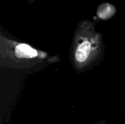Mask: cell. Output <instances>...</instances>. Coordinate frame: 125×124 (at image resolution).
I'll return each mask as SVG.
<instances>
[{"instance_id":"6da1fadb","label":"cell","mask_w":125,"mask_h":124,"mask_svg":"<svg viewBox=\"0 0 125 124\" xmlns=\"http://www.w3.org/2000/svg\"><path fill=\"white\" fill-rule=\"evenodd\" d=\"M56 54L40 50L16 39L0 27V67L8 69L35 72L59 63Z\"/></svg>"},{"instance_id":"7a4b0ae2","label":"cell","mask_w":125,"mask_h":124,"mask_svg":"<svg viewBox=\"0 0 125 124\" xmlns=\"http://www.w3.org/2000/svg\"><path fill=\"white\" fill-rule=\"evenodd\" d=\"M103 34L96 23L89 19L78 22L73 33L70 50V61L77 74L84 73L100 66L105 56Z\"/></svg>"},{"instance_id":"3957f363","label":"cell","mask_w":125,"mask_h":124,"mask_svg":"<svg viewBox=\"0 0 125 124\" xmlns=\"http://www.w3.org/2000/svg\"><path fill=\"white\" fill-rule=\"evenodd\" d=\"M116 7L114 4L109 2H103L97 8V17L100 20H106L111 18L116 14Z\"/></svg>"},{"instance_id":"277c9868","label":"cell","mask_w":125,"mask_h":124,"mask_svg":"<svg viewBox=\"0 0 125 124\" xmlns=\"http://www.w3.org/2000/svg\"><path fill=\"white\" fill-rule=\"evenodd\" d=\"M26 1H28V3H29V4H33L34 2H35L37 0H26Z\"/></svg>"},{"instance_id":"5b68a950","label":"cell","mask_w":125,"mask_h":124,"mask_svg":"<svg viewBox=\"0 0 125 124\" xmlns=\"http://www.w3.org/2000/svg\"><path fill=\"white\" fill-rule=\"evenodd\" d=\"M95 124H106V122L105 121H100V122H97Z\"/></svg>"}]
</instances>
